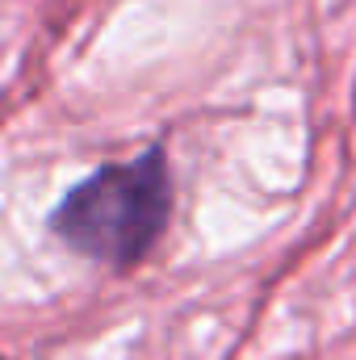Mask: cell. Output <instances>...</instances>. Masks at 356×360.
Returning a JSON list of instances; mask_svg holds the SVG:
<instances>
[{
  "label": "cell",
  "mask_w": 356,
  "mask_h": 360,
  "mask_svg": "<svg viewBox=\"0 0 356 360\" xmlns=\"http://www.w3.org/2000/svg\"><path fill=\"white\" fill-rule=\"evenodd\" d=\"M177 205L164 147L105 164L72 184L46 214V231L80 260L109 272H134L164 239Z\"/></svg>",
  "instance_id": "6da1fadb"
}]
</instances>
